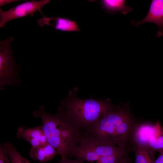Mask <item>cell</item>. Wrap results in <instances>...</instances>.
<instances>
[{"label": "cell", "mask_w": 163, "mask_h": 163, "mask_svg": "<svg viewBox=\"0 0 163 163\" xmlns=\"http://www.w3.org/2000/svg\"><path fill=\"white\" fill-rule=\"evenodd\" d=\"M50 2L49 0H32L26 2L6 11L0 9V27H3L10 21L24 17L28 15H34L35 12L39 11L42 13L41 8Z\"/></svg>", "instance_id": "obj_6"}, {"label": "cell", "mask_w": 163, "mask_h": 163, "mask_svg": "<svg viewBox=\"0 0 163 163\" xmlns=\"http://www.w3.org/2000/svg\"><path fill=\"white\" fill-rule=\"evenodd\" d=\"M3 145L8 153L11 163H31L18 152L11 143L8 142Z\"/></svg>", "instance_id": "obj_15"}, {"label": "cell", "mask_w": 163, "mask_h": 163, "mask_svg": "<svg viewBox=\"0 0 163 163\" xmlns=\"http://www.w3.org/2000/svg\"><path fill=\"white\" fill-rule=\"evenodd\" d=\"M40 117L48 142L54 147L61 157L72 156L84 133L62 115L46 112L43 106L33 113Z\"/></svg>", "instance_id": "obj_1"}, {"label": "cell", "mask_w": 163, "mask_h": 163, "mask_svg": "<svg viewBox=\"0 0 163 163\" xmlns=\"http://www.w3.org/2000/svg\"><path fill=\"white\" fill-rule=\"evenodd\" d=\"M135 163H154V154L148 149L143 147L134 146Z\"/></svg>", "instance_id": "obj_14"}, {"label": "cell", "mask_w": 163, "mask_h": 163, "mask_svg": "<svg viewBox=\"0 0 163 163\" xmlns=\"http://www.w3.org/2000/svg\"><path fill=\"white\" fill-rule=\"evenodd\" d=\"M37 22L40 26L46 25L62 31H77L80 30L75 22L65 18H48L45 16L39 19Z\"/></svg>", "instance_id": "obj_9"}, {"label": "cell", "mask_w": 163, "mask_h": 163, "mask_svg": "<svg viewBox=\"0 0 163 163\" xmlns=\"http://www.w3.org/2000/svg\"><path fill=\"white\" fill-rule=\"evenodd\" d=\"M57 154H59L58 151L49 143L40 148H32L29 152L31 158L41 163L50 161Z\"/></svg>", "instance_id": "obj_11"}, {"label": "cell", "mask_w": 163, "mask_h": 163, "mask_svg": "<svg viewBox=\"0 0 163 163\" xmlns=\"http://www.w3.org/2000/svg\"><path fill=\"white\" fill-rule=\"evenodd\" d=\"M84 160L78 158L73 160L68 158L67 157H61L59 163H84Z\"/></svg>", "instance_id": "obj_18"}, {"label": "cell", "mask_w": 163, "mask_h": 163, "mask_svg": "<svg viewBox=\"0 0 163 163\" xmlns=\"http://www.w3.org/2000/svg\"><path fill=\"white\" fill-rule=\"evenodd\" d=\"M154 125L147 122L136 124L131 139V142L134 146H140L147 149L149 141L153 133Z\"/></svg>", "instance_id": "obj_10"}, {"label": "cell", "mask_w": 163, "mask_h": 163, "mask_svg": "<svg viewBox=\"0 0 163 163\" xmlns=\"http://www.w3.org/2000/svg\"><path fill=\"white\" fill-rule=\"evenodd\" d=\"M103 7L111 12L120 11L124 15L133 10L132 8L125 5L124 0H104L101 1Z\"/></svg>", "instance_id": "obj_13"}, {"label": "cell", "mask_w": 163, "mask_h": 163, "mask_svg": "<svg viewBox=\"0 0 163 163\" xmlns=\"http://www.w3.org/2000/svg\"><path fill=\"white\" fill-rule=\"evenodd\" d=\"M113 106L94 99H80L71 92L62 102L58 113L84 133L89 132Z\"/></svg>", "instance_id": "obj_3"}, {"label": "cell", "mask_w": 163, "mask_h": 163, "mask_svg": "<svg viewBox=\"0 0 163 163\" xmlns=\"http://www.w3.org/2000/svg\"><path fill=\"white\" fill-rule=\"evenodd\" d=\"M147 149L154 154L156 151H163V128L158 121L154 125Z\"/></svg>", "instance_id": "obj_12"}, {"label": "cell", "mask_w": 163, "mask_h": 163, "mask_svg": "<svg viewBox=\"0 0 163 163\" xmlns=\"http://www.w3.org/2000/svg\"><path fill=\"white\" fill-rule=\"evenodd\" d=\"M128 149L102 142L88 133H84L72 156L94 163L101 157L116 154H127Z\"/></svg>", "instance_id": "obj_4"}, {"label": "cell", "mask_w": 163, "mask_h": 163, "mask_svg": "<svg viewBox=\"0 0 163 163\" xmlns=\"http://www.w3.org/2000/svg\"><path fill=\"white\" fill-rule=\"evenodd\" d=\"M146 22L153 23L157 26V37L163 35V0H152L149 12L144 18L138 21H131L132 24L136 26Z\"/></svg>", "instance_id": "obj_7"}, {"label": "cell", "mask_w": 163, "mask_h": 163, "mask_svg": "<svg viewBox=\"0 0 163 163\" xmlns=\"http://www.w3.org/2000/svg\"><path fill=\"white\" fill-rule=\"evenodd\" d=\"M18 1L16 0H0V7L9 3Z\"/></svg>", "instance_id": "obj_19"}, {"label": "cell", "mask_w": 163, "mask_h": 163, "mask_svg": "<svg viewBox=\"0 0 163 163\" xmlns=\"http://www.w3.org/2000/svg\"><path fill=\"white\" fill-rule=\"evenodd\" d=\"M14 37H10L0 42V86L11 85L19 82L17 78V69L11 54V45Z\"/></svg>", "instance_id": "obj_5"}, {"label": "cell", "mask_w": 163, "mask_h": 163, "mask_svg": "<svg viewBox=\"0 0 163 163\" xmlns=\"http://www.w3.org/2000/svg\"><path fill=\"white\" fill-rule=\"evenodd\" d=\"M126 157L125 156L121 158L119 160L118 163H130Z\"/></svg>", "instance_id": "obj_21"}, {"label": "cell", "mask_w": 163, "mask_h": 163, "mask_svg": "<svg viewBox=\"0 0 163 163\" xmlns=\"http://www.w3.org/2000/svg\"><path fill=\"white\" fill-rule=\"evenodd\" d=\"M159 152V155L155 160L154 163H163V151Z\"/></svg>", "instance_id": "obj_20"}, {"label": "cell", "mask_w": 163, "mask_h": 163, "mask_svg": "<svg viewBox=\"0 0 163 163\" xmlns=\"http://www.w3.org/2000/svg\"><path fill=\"white\" fill-rule=\"evenodd\" d=\"M136 125L125 108L113 106L87 133L105 143L128 149Z\"/></svg>", "instance_id": "obj_2"}, {"label": "cell", "mask_w": 163, "mask_h": 163, "mask_svg": "<svg viewBox=\"0 0 163 163\" xmlns=\"http://www.w3.org/2000/svg\"><path fill=\"white\" fill-rule=\"evenodd\" d=\"M0 163H11L8 153L2 144L0 145Z\"/></svg>", "instance_id": "obj_17"}, {"label": "cell", "mask_w": 163, "mask_h": 163, "mask_svg": "<svg viewBox=\"0 0 163 163\" xmlns=\"http://www.w3.org/2000/svg\"><path fill=\"white\" fill-rule=\"evenodd\" d=\"M127 154H116L102 157L94 163H118L122 157L126 156Z\"/></svg>", "instance_id": "obj_16"}, {"label": "cell", "mask_w": 163, "mask_h": 163, "mask_svg": "<svg viewBox=\"0 0 163 163\" xmlns=\"http://www.w3.org/2000/svg\"><path fill=\"white\" fill-rule=\"evenodd\" d=\"M16 137L18 139L23 138L27 140L33 148L41 147L48 143L42 126L30 128L19 127Z\"/></svg>", "instance_id": "obj_8"}]
</instances>
